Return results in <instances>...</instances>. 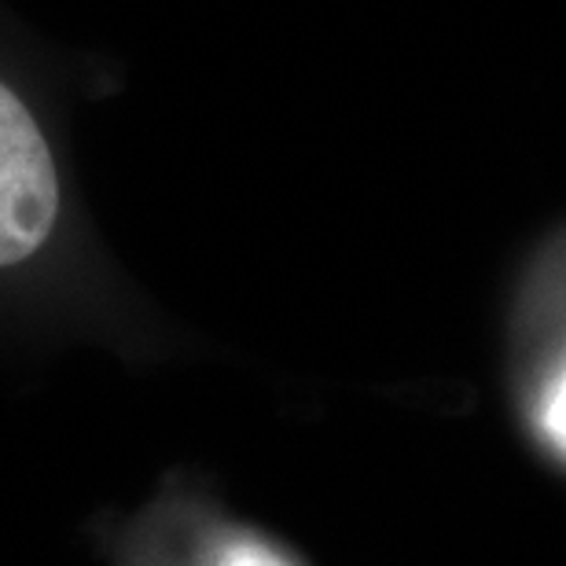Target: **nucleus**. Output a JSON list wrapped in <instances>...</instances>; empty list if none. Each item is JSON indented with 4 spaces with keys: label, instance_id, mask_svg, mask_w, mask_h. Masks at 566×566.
<instances>
[{
    "label": "nucleus",
    "instance_id": "obj_1",
    "mask_svg": "<svg viewBox=\"0 0 566 566\" xmlns=\"http://www.w3.org/2000/svg\"><path fill=\"white\" fill-rule=\"evenodd\" d=\"M60 63L0 4V276L74 243L82 199Z\"/></svg>",
    "mask_w": 566,
    "mask_h": 566
},
{
    "label": "nucleus",
    "instance_id": "obj_2",
    "mask_svg": "<svg viewBox=\"0 0 566 566\" xmlns=\"http://www.w3.org/2000/svg\"><path fill=\"white\" fill-rule=\"evenodd\" d=\"M218 566H291L283 556H276L273 548L262 545V541H251V537H240V541H229L221 548Z\"/></svg>",
    "mask_w": 566,
    "mask_h": 566
},
{
    "label": "nucleus",
    "instance_id": "obj_3",
    "mask_svg": "<svg viewBox=\"0 0 566 566\" xmlns=\"http://www.w3.org/2000/svg\"><path fill=\"white\" fill-rule=\"evenodd\" d=\"M545 427H548V434L566 449V376L545 405Z\"/></svg>",
    "mask_w": 566,
    "mask_h": 566
}]
</instances>
